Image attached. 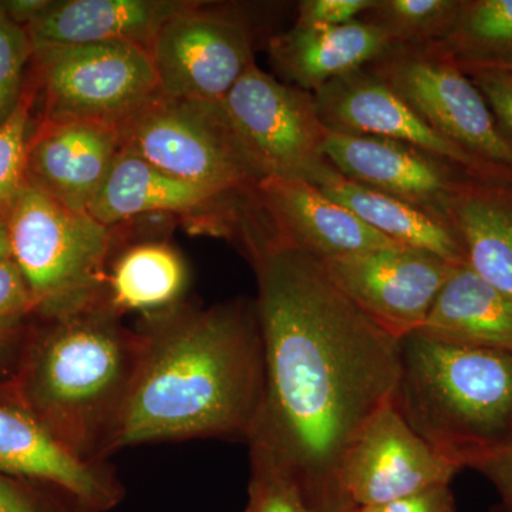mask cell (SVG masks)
<instances>
[{
    "instance_id": "1",
    "label": "cell",
    "mask_w": 512,
    "mask_h": 512,
    "mask_svg": "<svg viewBox=\"0 0 512 512\" xmlns=\"http://www.w3.org/2000/svg\"><path fill=\"white\" fill-rule=\"evenodd\" d=\"M265 350V394L248 444L264 448L312 512H348L339 478L350 447L396 399L400 339L382 328L319 256L268 225L245 224Z\"/></svg>"
},
{
    "instance_id": "2",
    "label": "cell",
    "mask_w": 512,
    "mask_h": 512,
    "mask_svg": "<svg viewBox=\"0 0 512 512\" xmlns=\"http://www.w3.org/2000/svg\"><path fill=\"white\" fill-rule=\"evenodd\" d=\"M114 453L192 439L247 441L265 394V350L254 302L147 313Z\"/></svg>"
},
{
    "instance_id": "3",
    "label": "cell",
    "mask_w": 512,
    "mask_h": 512,
    "mask_svg": "<svg viewBox=\"0 0 512 512\" xmlns=\"http://www.w3.org/2000/svg\"><path fill=\"white\" fill-rule=\"evenodd\" d=\"M30 345L19 380L20 406L87 463L113 456L141 353L107 303L59 318Z\"/></svg>"
},
{
    "instance_id": "4",
    "label": "cell",
    "mask_w": 512,
    "mask_h": 512,
    "mask_svg": "<svg viewBox=\"0 0 512 512\" xmlns=\"http://www.w3.org/2000/svg\"><path fill=\"white\" fill-rule=\"evenodd\" d=\"M394 404L437 453L477 468L512 433V353L410 333Z\"/></svg>"
},
{
    "instance_id": "5",
    "label": "cell",
    "mask_w": 512,
    "mask_h": 512,
    "mask_svg": "<svg viewBox=\"0 0 512 512\" xmlns=\"http://www.w3.org/2000/svg\"><path fill=\"white\" fill-rule=\"evenodd\" d=\"M10 249L35 302V315L59 318L106 303L114 228L64 207L36 188L23 190L8 217Z\"/></svg>"
},
{
    "instance_id": "6",
    "label": "cell",
    "mask_w": 512,
    "mask_h": 512,
    "mask_svg": "<svg viewBox=\"0 0 512 512\" xmlns=\"http://www.w3.org/2000/svg\"><path fill=\"white\" fill-rule=\"evenodd\" d=\"M221 103L259 181L291 178L320 188L339 174L325 156L329 130L312 93L279 82L254 62Z\"/></svg>"
},
{
    "instance_id": "7",
    "label": "cell",
    "mask_w": 512,
    "mask_h": 512,
    "mask_svg": "<svg viewBox=\"0 0 512 512\" xmlns=\"http://www.w3.org/2000/svg\"><path fill=\"white\" fill-rule=\"evenodd\" d=\"M124 147L180 180L232 195L259 180L234 136L221 101L158 94L119 126Z\"/></svg>"
},
{
    "instance_id": "8",
    "label": "cell",
    "mask_w": 512,
    "mask_h": 512,
    "mask_svg": "<svg viewBox=\"0 0 512 512\" xmlns=\"http://www.w3.org/2000/svg\"><path fill=\"white\" fill-rule=\"evenodd\" d=\"M47 121L119 127L160 93L150 52L130 43L33 47Z\"/></svg>"
},
{
    "instance_id": "9",
    "label": "cell",
    "mask_w": 512,
    "mask_h": 512,
    "mask_svg": "<svg viewBox=\"0 0 512 512\" xmlns=\"http://www.w3.org/2000/svg\"><path fill=\"white\" fill-rule=\"evenodd\" d=\"M441 136L484 163L512 167V144L460 64L439 45L393 47L366 66Z\"/></svg>"
},
{
    "instance_id": "10",
    "label": "cell",
    "mask_w": 512,
    "mask_h": 512,
    "mask_svg": "<svg viewBox=\"0 0 512 512\" xmlns=\"http://www.w3.org/2000/svg\"><path fill=\"white\" fill-rule=\"evenodd\" d=\"M150 56L163 96L211 103L224 100L254 63L248 26L198 2L164 23Z\"/></svg>"
},
{
    "instance_id": "11",
    "label": "cell",
    "mask_w": 512,
    "mask_h": 512,
    "mask_svg": "<svg viewBox=\"0 0 512 512\" xmlns=\"http://www.w3.org/2000/svg\"><path fill=\"white\" fill-rule=\"evenodd\" d=\"M460 470L421 439L393 402L350 447L340 471V494L348 512H362L450 484Z\"/></svg>"
},
{
    "instance_id": "12",
    "label": "cell",
    "mask_w": 512,
    "mask_h": 512,
    "mask_svg": "<svg viewBox=\"0 0 512 512\" xmlns=\"http://www.w3.org/2000/svg\"><path fill=\"white\" fill-rule=\"evenodd\" d=\"M325 262L343 291L397 339L423 328L441 289L458 268L403 245Z\"/></svg>"
},
{
    "instance_id": "13",
    "label": "cell",
    "mask_w": 512,
    "mask_h": 512,
    "mask_svg": "<svg viewBox=\"0 0 512 512\" xmlns=\"http://www.w3.org/2000/svg\"><path fill=\"white\" fill-rule=\"evenodd\" d=\"M325 156L348 180L409 202L446 222L451 201L463 187L454 164L387 138L329 131Z\"/></svg>"
},
{
    "instance_id": "14",
    "label": "cell",
    "mask_w": 512,
    "mask_h": 512,
    "mask_svg": "<svg viewBox=\"0 0 512 512\" xmlns=\"http://www.w3.org/2000/svg\"><path fill=\"white\" fill-rule=\"evenodd\" d=\"M313 97L320 120L333 133L399 141L470 170L485 164L433 130L367 67L332 80Z\"/></svg>"
},
{
    "instance_id": "15",
    "label": "cell",
    "mask_w": 512,
    "mask_h": 512,
    "mask_svg": "<svg viewBox=\"0 0 512 512\" xmlns=\"http://www.w3.org/2000/svg\"><path fill=\"white\" fill-rule=\"evenodd\" d=\"M121 147L119 127L42 120L29 141L28 185L70 210L87 212Z\"/></svg>"
},
{
    "instance_id": "16",
    "label": "cell",
    "mask_w": 512,
    "mask_h": 512,
    "mask_svg": "<svg viewBox=\"0 0 512 512\" xmlns=\"http://www.w3.org/2000/svg\"><path fill=\"white\" fill-rule=\"evenodd\" d=\"M0 474L62 490L93 512H109L124 498L113 468L80 460L35 417L9 404H0Z\"/></svg>"
},
{
    "instance_id": "17",
    "label": "cell",
    "mask_w": 512,
    "mask_h": 512,
    "mask_svg": "<svg viewBox=\"0 0 512 512\" xmlns=\"http://www.w3.org/2000/svg\"><path fill=\"white\" fill-rule=\"evenodd\" d=\"M251 195L278 237L323 261L400 245L306 181L265 178Z\"/></svg>"
},
{
    "instance_id": "18",
    "label": "cell",
    "mask_w": 512,
    "mask_h": 512,
    "mask_svg": "<svg viewBox=\"0 0 512 512\" xmlns=\"http://www.w3.org/2000/svg\"><path fill=\"white\" fill-rule=\"evenodd\" d=\"M185 0H50L26 32L37 46L130 43L150 52L168 19Z\"/></svg>"
},
{
    "instance_id": "19",
    "label": "cell",
    "mask_w": 512,
    "mask_h": 512,
    "mask_svg": "<svg viewBox=\"0 0 512 512\" xmlns=\"http://www.w3.org/2000/svg\"><path fill=\"white\" fill-rule=\"evenodd\" d=\"M392 49L383 30L363 19L335 28L295 25L269 43L276 70L292 86L312 94L382 59Z\"/></svg>"
},
{
    "instance_id": "20",
    "label": "cell",
    "mask_w": 512,
    "mask_h": 512,
    "mask_svg": "<svg viewBox=\"0 0 512 512\" xmlns=\"http://www.w3.org/2000/svg\"><path fill=\"white\" fill-rule=\"evenodd\" d=\"M229 198L167 174L123 146L87 214L114 228L138 215L208 211Z\"/></svg>"
},
{
    "instance_id": "21",
    "label": "cell",
    "mask_w": 512,
    "mask_h": 512,
    "mask_svg": "<svg viewBox=\"0 0 512 512\" xmlns=\"http://www.w3.org/2000/svg\"><path fill=\"white\" fill-rule=\"evenodd\" d=\"M420 330L458 345L512 353V299L467 265L458 266Z\"/></svg>"
},
{
    "instance_id": "22",
    "label": "cell",
    "mask_w": 512,
    "mask_h": 512,
    "mask_svg": "<svg viewBox=\"0 0 512 512\" xmlns=\"http://www.w3.org/2000/svg\"><path fill=\"white\" fill-rule=\"evenodd\" d=\"M319 190L397 244L430 252L451 265H467L456 231L436 215L357 184L340 173Z\"/></svg>"
},
{
    "instance_id": "23",
    "label": "cell",
    "mask_w": 512,
    "mask_h": 512,
    "mask_svg": "<svg viewBox=\"0 0 512 512\" xmlns=\"http://www.w3.org/2000/svg\"><path fill=\"white\" fill-rule=\"evenodd\" d=\"M467 266L512 299V197L503 192L460 188L448 210Z\"/></svg>"
},
{
    "instance_id": "24",
    "label": "cell",
    "mask_w": 512,
    "mask_h": 512,
    "mask_svg": "<svg viewBox=\"0 0 512 512\" xmlns=\"http://www.w3.org/2000/svg\"><path fill=\"white\" fill-rule=\"evenodd\" d=\"M187 285L188 268L177 249L163 241L140 242L114 255L106 303L119 316L147 315L183 302Z\"/></svg>"
},
{
    "instance_id": "25",
    "label": "cell",
    "mask_w": 512,
    "mask_h": 512,
    "mask_svg": "<svg viewBox=\"0 0 512 512\" xmlns=\"http://www.w3.org/2000/svg\"><path fill=\"white\" fill-rule=\"evenodd\" d=\"M437 45L473 63H512V0L463 2L450 35Z\"/></svg>"
},
{
    "instance_id": "26",
    "label": "cell",
    "mask_w": 512,
    "mask_h": 512,
    "mask_svg": "<svg viewBox=\"0 0 512 512\" xmlns=\"http://www.w3.org/2000/svg\"><path fill=\"white\" fill-rule=\"evenodd\" d=\"M461 5L454 0H376L362 19L382 29L393 47H423L450 35Z\"/></svg>"
},
{
    "instance_id": "27",
    "label": "cell",
    "mask_w": 512,
    "mask_h": 512,
    "mask_svg": "<svg viewBox=\"0 0 512 512\" xmlns=\"http://www.w3.org/2000/svg\"><path fill=\"white\" fill-rule=\"evenodd\" d=\"M32 101L33 94L26 89L18 109L0 126V215L5 218L28 187L26 164L33 133Z\"/></svg>"
},
{
    "instance_id": "28",
    "label": "cell",
    "mask_w": 512,
    "mask_h": 512,
    "mask_svg": "<svg viewBox=\"0 0 512 512\" xmlns=\"http://www.w3.org/2000/svg\"><path fill=\"white\" fill-rule=\"evenodd\" d=\"M251 477L245 512H312L293 478L264 448L249 444Z\"/></svg>"
},
{
    "instance_id": "29",
    "label": "cell",
    "mask_w": 512,
    "mask_h": 512,
    "mask_svg": "<svg viewBox=\"0 0 512 512\" xmlns=\"http://www.w3.org/2000/svg\"><path fill=\"white\" fill-rule=\"evenodd\" d=\"M32 40L0 5V126L10 119L25 94V70L32 62Z\"/></svg>"
},
{
    "instance_id": "30",
    "label": "cell",
    "mask_w": 512,
    "mask_h": 512,
    "mask_svg": "<svg viewBox=\"0 0 512 512\" xmlns=\"http://www.w3.org/2000/svg\"><path fill=\"white\" fill-rule=\"evenodd\" d=\"M35 313L29 286L13 258L0 261V342L20 329Z\"/></svg>"
},
{
    "instance_id": "31",
    "label": "cell",
    "mask_w": 512,
    "mask_h": 512,
    "mask_svg": "<svg viewBox=\"0 0 512 512\" xmlns=\"http://www.w3.org/2000/svg\"><path fill=\"white\" fill-rule=\"evenodd\" d=\"M0 512H93L64 491L39 494L0 474Z\"/></svg>"
},
{
    "instance_id": "32",
    "label": "cell",
    "mask_w": 512,
    "mask_h": 512,
    "mask_svg": "<svg viewBox=\"0 0 512 512\" xmlns=\"http://www.w3.org/2000/svg\"><path fill=\"white\" fill-rule=\"evenodd\" d=\"M471 80L483 94L491 113L512 144V67L504 64L473 63Z\"/></svg>"
},
{
    "instance_id": "33",
    "label": "cell",
    "mask_w": 512,
    "mask_h": 512,
    "mask_svg": "<svg viewBox=\"0 0 512 512\" xmlns=\"http://www.w3.org/2000/svg\"><path fill=\"white\" fill-rule=\"evenodd\" d=\"M376 0H303L298 5V22L303 28H335L366 15Z\"/></svg>"
},
{
    "instance_id": "34",
    "label": "cell",
    "mask_w": 512,
    "mask_h": 512,
    "mask_svg": "<svg viewBox=\"0 0 512 512\" xmlns=\"http://www.w3.org/2000/svg\"><path fill=\"white\" fill-rule=\"evenodd\" d=\"M362 512H457V507L450 484H443Z\"/></svg>"
},
{
    "instance_id": "35",
    "label": "cell",
    "mask_w": 512,
    "mask_h": 512,
    "mask_svg": "<svg viewBox=\"0 0 512 512\" xmlns=\"http://www.w3.org/2000/svg\"><path fill=\"white\" fill-rule=\"evenodd\" d=\"M477 468L493 481L503 497L507 512H512V433Z\"/></svg>"
},
{
    "instance_id": "36",
    "label": "cell",
    "mask_w": 512,
    "mask_h": 512,
    "mask_svg": "<svg viewBox=\"0 0 512 512\" xmlns=\"http://www.w3.org/2000/svg\"><path fill=\"white\" fill-rule=\"evenodd\" d=\"M49 3L50 0H2L0 5L13 22L26 28L49 6Z\"/></svg>"
},
{
    "instance_id": "37",
    "label": "cell",
    "mask_w": 512,
    "mask_h": 512,
    "mask_svg": "<svg viewBox=\"0 0 512 512\" xmlns=\"http://www.w3.org/2000/svg\"><path fill=\"white\" fill-rule=\"evenodd\" d=\"M12 258V249H10L8 224L6 218L0 215V261Z\"/></svg>"
},
{
    "instance_id": "38",
    "label": "cell",
    "mask_w": 512,
    "mask_h": 512,
    "mask_svg": "<svg viewBox=\"0 0 512 512\" xmlns=\"http://www.w3.org/2000/svg\"><path fill=\"white\" fill-rule=\"evenodd\" d=\"M9 346L6 342H0V367L3 366V363L8 360L9 357Z\"/></svg>"
},
{
    "instance_id": "39",
    "label": "cell",
    "mask_w": 512,
    "mask_h": 512,
    "mask_svg": "<svg viewBox=\"0 0 512 512\" xmlns=\"http://www.w3.org/2000/svg\"><path fill=\"white\" fill-rule=\"evenodd\" d=\"M504 66L512 67V63H503Z\"/></svg>"
}]
</instances>
